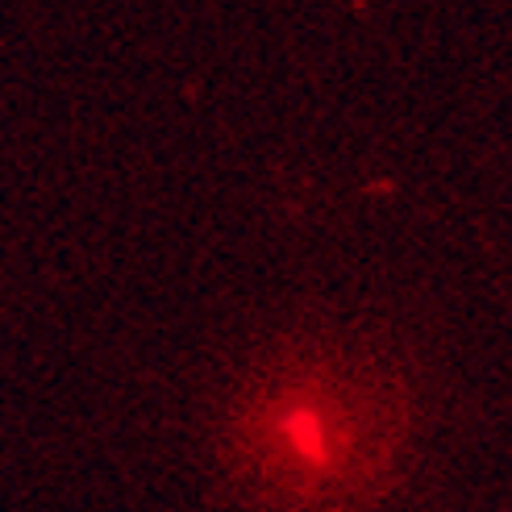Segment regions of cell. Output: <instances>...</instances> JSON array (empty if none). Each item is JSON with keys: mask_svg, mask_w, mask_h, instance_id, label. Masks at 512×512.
Returning <instances> with one entry per match:
<instances>
[{"mask_svg": "<svg viewBox=\"0 0 512 512\" xmlns=\"http://www.w3.org/2000/svg\"><path fill=\"white\" fill-rule=\"evenodd\" d=\"M363 425L367 421L338 392V383L321 375H296L275 383V388H267V396H259L246 421L250 438L275 458V467L288 463L304 471L342 467Z\"/></svg>", "mask_w": 512, "mask_h": 512, "instance_id": "1", "label": "cell"}]
</instances>
